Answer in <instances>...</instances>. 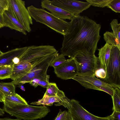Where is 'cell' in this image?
<instances>
[{
	"label": "cell",
	"mask_w": 120,
	"mask_h": 120,
	"mask_svg": "<svg viewBox=\"0 0 120 120\" xmlns=\"http://www.w3.org/2000/svg\"><path fill=\"white\" fill-rule=\"evenodd\" d=\"M70 22L68 32L64 35L61 53L71 58L85 50L95 54L101 37V25L85 16H75Z\"/></svg>",
	"instance_id": "cell-1"
},
{
	"label": "cell",
	"mask_w": 120,
	"mask_h": 120,
	"mask_svg": "<svg viewBox=\"0 0 120 120\" xmlns=\"http://www.w3.org/2000/svg\"><path fill=\"white\" fill-rule=\"evenodd\" d=\"M58 55V51L53 46L49 45L27 47L19 58L28 61L32 65L31 70L23 76L16 81L21 85L29 82L37 78L41 80L46 79L47 72L54 57Z\"/></svg>",
	"instance_id": "cell-2"
},
{
	"label": "cell",
	"mask_w": 120,
	"mask_h": 120,
	"mask_svg": "<svg viewBox=\"0 0 120 120\" xmlns=\"http://www.w3.org/2000/svg\"><path fill=\"white\" fill-rule=\"evenodd\" d=\"M4 112L17 119L34 120L45 117L50 112L49 108L45 105L39 106L29 105H19L3 102Z\"/></svg>",
	"instance_id": "cell-3"
},
{
	"label": "cell",
	"mask_w": 120,
	"mask_h": 120,
	"mask_svg": "<svg viewBox=\"0 0 120 120\" xmlns=\"http://www.w3.org/2000/svg\"><path fill=\"white\" fill-rule=\"evenodd\" d=\"M32 18L37 22L43 24L56 32L63 36L67 33L70 22L60 19L42 8L33 5L27 7Z\"/></svg>",
	"instance_id": "cell-4"
},
{
	"label": "cell",
	"mask_w": 120,
	"mask_h": 120,
	"mask_svg": "<svg viewBox=\"0 0 120 120\" xmlns=\"http://www.w3.org/2000/svg\"><path fill=\"white\" fill-rule=\"evenodd\" d=\"M106 73V78L102 81L120 88V50L116 46L111 48Z\"/></svg>",
	"instance_id": "cell-5"
},
{
	"label": "cell",
	"mask_w": 120,
	"mask_h": 120,
	"mask_svg": "<svg viewBox=\"0 0 120 120\" xmlns=\"http://www.w3.org/2000/svg\"><path fill=\"white\" fill-rule=\"evenodd\" d=\"M73 58L77 66L78 75L94 74L95 71L101 67L98 57L86 50L78 52Z\"/></svg>",
	"instance_id": "cell-6"
},
{
	"label": "cell",
	"mask_w": 120,
	"mask_h": 120,
	"mask_svg": "<svg viewBox=\"0 0 120 120\" xmlns=\"http://www.w3.org/2000/svg\"><path fill=\"white\" fill-rule=\"evenodd\" d=\"M60 105L68 109L73 120H110L109 116L101 117L90 113L80 104L79 101L74 99L70 100L66 96Z\"/></svg>",
	"instance_id": "cell-7"
},
{
	"label": "cell",
	"mask_w": 120,
	"mask_h": 120,
	"mask_svg": "<svg viewBox=\"0 0 120 120\" xmlns=\"http://www.w3.org/2000/svg\"><path fill=\"white\" fill-rule=\"evenodd\" d=\"M9 6L16 18L28 32L31 31L30 25L33 20L25 6V2L22 0H8Z\"/></svg>",
	"instance_id": "cell-8"
},
{
	"label": "cell",
	"mask_w": 120,
	"mask_h": 120,
	"mask_svg": "<svg viewBox=\"0 0 120 120\" xmlns=\"http://www.w3.org/2000/svg\"><path fill=\"white\" fill-rule=\"evenodd\" d=\"M52 4L66 10L74 16L80 15L83 11L89 8L91 5L87 2L74 0H50Z\"/></svg>",
	"instance_id": "cell-9"
},
{
	"label": "cell",
	"mask_w": 120,
	"mask_h": 120,
	"mask_svg": "<svg viewBox=\"0 0 120 120\" xmlns=\"http://www.w3.org/2000/svg\"><path fill=\"white\" fill-rule=\"evenodd\" d=\"M73 79L86 89L103 91L106 87L116 88L97 79L94 74L78 75Z\"/></svg>",
	"instance_id": "cell-10"
},
{
	"label": "cell",
	"mask_w": 120,
	"mask_h": 120,
	"mask_svg": "<svg viewBox=\"0 0 120 120\" xmlns=\"http://www.w3.org/2000/svg\"><path fill=\"white\" fill-rule=\"evenodd\" d=\"M54 68V72L57 77L64 80L73 79L78 74L77 66L73 58L67 60Z\"/></svg>",
	"instance_id": "cell-11"
},
{
	"label": "cell",
	"mask_w": 120,
	"mask_h": 120,
	"mask_svg": "<svg viewBox=\"0 0 120 120\" xmlns=\"http://www.w3.org/2000/svg\"><path fill=\"white\" fill-rule=\"evenodd\" d=\"M2 15L4 27H8L26 35V31L15 17L9 5L8 10L4 11Z\"/></svg>",
	"instance_id": "cell-12"
},
{
	"label": "cell",
	"mask_w": 120,
	"mask_h": 120,
	"mask_svg": "<svg viewBox=\"0 0 120 120\" xmlns=\"http://www.w3.org/2000/svg\"><path fill=\"white\" fill-rule=\"evenodd\" d=\"M42 9H45L56 17L62 19L71 20L75 16L66 10L51 3L49 0H43L41 2Z\"/></svg>",
	"instance_id": "cell-13"
},
{
	"label": "cell",
	"mask_w": 120,
	"mask_h": 120,
	"mask_svg": "<svg viewBox=\"0 0 120 120\" xmlns=\"http://www.w3.org/2000/svg\"><path fill=\"white\" fill-rule=\"evenodd\" d=\"M19 62L17 64H14L10 79L13 81L17 80L22 78L29 72L32 68V65L28 61L19 58Z\"/></svg>",
	"instance_id": "cell-14"
},
{
	"label": "cell",
	"mask_w": 120,
	"mask_h": 120,
	"mask_svg": "<svg viewBox=\"0 0 120 120\" xmlns=\"http://www.w3.org/2000/svg\"><path fill=\"white\" fill-rule=\"evenodd\" d=\"M27 46L12 49L0 55V66L4 65H13V60L16 57L19 58L26 50Z\"/></svg>",
	"instance_id": "cell-15"
},
{
	"label": "cell",
	"mask_w": 120,
	"mask_h": 120,
	"mask_svg": "<svg viewBox=\"0 0 120 120\" xmlns=\"http://www.w3.org/2000/svg\"><path fill=\"white\" fill-rule=\"evenodd\" d=\"M65 96L64 92L60 90L56 96L43 97L37 101L33 102L30 104L37 105H44L51 106L54 103H58L55 104L56 106H59L63 102Z\"/></svg>",
	"instance_id": "cell-16"
},
{
	"label": "cell",
	"mask_w": 120,
	"mask_h": 120,
	"mask_svg": "<svg viewBox=\"0 0 120 120\" xmlns=\"http://www.w3.org/2000/svg\"><path fill=\"white\" fill-rule=\"evenodd\" d=\"M112 47L106 43L102 47L98 49L99 51L98 57L101 67L106 71L110 58Z\"/></svg>",
	"instance_id": "cell-17"
},
{
	"label": "cell",
	"mask_w": 120,
	"mask_h": 120,
	"mask_svg": "<svg viewBox=\"0 0 120 120\" xmlns=\"http://www.w3.org/2000/svg\"><path fill=\"white\" fill-rule=\"evenodd\" d=\"M0 90L5 95H12L16 94L15 85L11 82H0Z\"/></svg>",
	"instance_id": "cell-18"
},
{
	"label": "cell",
	"mask_w": 120,
	"mask_h": 120,
	"mask_svg": "<svg viewBox=\"0 0 120 120\" xmlns=\"http://www.w3.org/2000/svg\"><path fill=\"white\" fill-rule=\"evenodd\" d=\"M104 38L106 43L112 47L116 46L120 50V41L115 37L112 32H106L104 34Z\"/></svg>",
	"instance_id": "cell-19"
},
{
	"label": "cell",
	"mask_w": 120,
	"mask_h": 120,
	"mask_svg": "<svg viewBox=\"0 0 120 120\" xmlns=\"http://www.w3.org/2000/svg\"><path fill=\"white\" fill-rule=\"evenodd\" d=\"M4 101L19 105H28L24 98L17 93L13 95L4 96Z\"/></svg>",
	"instance_id": "cell-20"
},
{
	"label": "cell",
	"mask_w": 120,
	"mask_h": 120,
	"mask_svg": "<svg viewBox=\"0 0 120 120\" xmlns=\"http://www.w3.org/2000/svg\"><path fill=\"white\" fill-rule=\"evenodd\" d=\"M113 103V110L120 112V88H115L112 96Z\"/></svg>",
	"instance_id": "cell-21"
},
{
	"label": "cell",
	"mask_w": 120,
	"mask_h": 120,
	"mask_svg": "<svg viewBox=\"0 0 120 120\" xmlns=\"http://www.w3.org/2000/svg\"><path fill=\"white\" fill-rule=\"evenodd\" d=\"M12 69L13 65H6L0 66V79L10 78Z\"/></svg>",
	"instance_id": "cell-22"
},
{
	"label": "cell",
	"mask_w": 120,
	"mask_h": 120,
	"mask_svg": "<svg viewBox=\"0 0 120 120\" xmlns=\"http://www.w3.org/2000/svg\"><path fill=\"white\" fill-rule=\"evenodd\" d=\"M60 90L56 83H49L43 97L56 96Z\"/></svg>",
	"instance_id": "cell-23"
},
{
	"label": "cell",
	"mask_w": 120,
	"mask_h": 120,
	"mask_svg": "<svg viewBox=\"0 0 120 120\" xmlns=\"http://www.w3.org/2000/svg\"><path fill=\"white\" fill-rule=\"evenodd\" d=\"M112 32L116 38L120 41V24L118 23L117 20L113 19L110 23Z\"/></svg>",
	"instance_id": "cell-24"
},
{
	"label": "cell",
	"mask_w": 120,
	"mask_h": 120,
	"mask_svg": "<svg viewBox=\"0 0 120 120\" xmlns=\"http://www.w3.org/2000/svg\"><path fill=\"white\" fill-rule=\"evenodd\" d=\"M65 56L62 54L58 55L55 56L51 63L50 66L54 68L60 65L66 60Z\"/></svg>",
	"instance_id": "cell-25"
},
{
	"label": "cell",
	"mask_w": 120,
	"mask_h": 120,
	"mask_svg": "<svg viewBox=\"0 0 120 120\" xmlns=\"http://www.w3.org/2000/svg\"><path fill=\"white\" fill-rule=\"evenodd\" d=\"M112 0H86L91 5L93 6L104 8L107 7Z\"/></svg>",
	"instance_id": "cell-26"
},
{
	"label": "cell",
	"mask_w": 120,
	"mask_h": 120,
	"mask_svg": "<svg viewBox=\"0 0 120 120\" xmlns=\"http://www.w3.org/2000/svg\"><path fill=\"white\" fill-rule=\"evenodd\" d=\"M54 120H73L70 112L65 110H60Z\"/></svg>",
	"instance_id": "cell-27"
},
{
	"label": "cell",
	"mask_w": 120,
	"mask_h": 120,
	"mask_svg": "<svg viewBox=\"0 0 120 120\" xmlns=\"http://www.w3.org/2000/svg\"><path fill=\"white\" fill-rule=\"evenodd\" d=\"M116 13L120 12V0H112L107 6Z\"/></svg>",
	"instance_id": "cell-28"
},
{
	"label": "cell",
	"mask_w": 120,
	"mask_h": 120,
	"mask_svg": "<svg viewBox=\"0 0 120 120\" xmlns=\"http://www.w3.org/2000/svg\"><path fill=\"white\" fill-rule=\"evenodd\" d=\"M94 75L96 78L102 81L106 78V71L100 67L95 71Z\"/></svg>",
	"instance_id": "cell-29"
},
{
	"label": "cell",
	"mask_w": 120,
	"mask_h": 120,
	"mask_svg": "<svg viewBox=\"0 0 120 120\" xmlns=\"http://www.w3.org/2000/svg\"><path fill=\"white\" fill-rule=\"evenodd\" d=\"M8 0H0V12L2 14L8 10L9 7Z\"/></svg>",
	"instance_id": "cell-30"
},
{
	"label": "cell",
	"mask_w": 120,
	"mask_h": 120,
	"mask_svg": "<svg viewBox=\"0 0 120 120\" xmlns=\"http://www.w3.org/2000/svg\"><path fill=\"white\" fill-rule=\"evenodd\" d=\"M49 76L48 75L45 79L40 80L38 83V85L41 86L43 88H47L49 86Z\"/></svg>",
	"instance_id": "cell-31"
},
{
	"label": "cell",
	"mask_w": 120,
	"mask_h": 120,
	"mask_svg": "<svg viewBox=\"0 0 120 120\" xmlns=\"http://www.w3.org/2000/svg\"><path fill=\"white\" fill-rule=\"evenodd\" d=\"M109 117L110 120H120V112L113 111Z\"/></svg>",
	"instance_id": "cell-32"
},
{
	"label": "cell",
	"mask_w": 120,
	"mask_h": 120,
	"mask_svg": "<svg viewBox=\"0 0 120 120\" xmlns=\"http://www.w3.org/2000/svg\"><path fill=\"white\" fill-rule=\"evenodd\" d=\"M40 80H41L39 79L35 78L33 79L29 83L32 86L36 87L38 85V83Z\"/></svg>",
	"instance_id": "cell-33"
},
{
	"label": "cell",
	"mask_w": 120,
	"mask_h": 120,
	"mask_svg": "<svg viewBox=\"0 0 120 120\" xmlns=\"http://www.w3.org/2000/svg\"><path fill=\"white\" fill-rule=\"evenodd\" d=\"M0 25L4 27V23L2 14L0 12Z\"/></svg>",
	"instance_id": "cell-34"
},
{
	"label": "cell",
	"mask_w": 120,
	"mask_h": 120,
	"mask_svg": "<svg viewBox=\"0 0 120 120\" xmlns=\"http://www.w3.org/2000/svg\"><path fill=\"white\" fill-rule=\"evenodd\" d=\"M4 96L3 93L0 90V102H3L4 100Z\"/></svg>",
	"instance_id": "cell-35"
},
{
	"label": "cell",
	"mask_w": 120,
	"mask_h": 120,
	"mask_svg": "<svg viewBox=\"0 0 120 120\" xmlns=\"http://www.w3.org/2000/svg\"><path fill=\"white\" fill-rule=\"evenodd\" d=\"M0 120H26L17 118V119H12L8 118H0Z\"/></svg>",
	"instance_id": "cell-36"
},
{
	"label": "cell",
	"mask_w": 120,
	"mask_h": 120,
	"mask_svg": "<svg viewBox=\"0 0 120 120\" xmlns=\"http://www.w3.org/2000/svg\"><path fill=\"white\" fill-rule=\"evenodd\" d=\"M4 114V111L3 109L0 108V116H3Z\"/></svg>",
	"instance_id": "cell-37"
},
{
	"label": "cell",
	"mask_w": 120,
	"mask_h": 120,
	"mask_svg": "<svg viewBox=\"0 0 120 120\" xmlns=\"http://www.w3.org/2000/svg\"><path fill=\"white\" fill-rule=\"evenodd\" d=\"M20 88L21 89L25 91V89L23 86L21 85L20 86Z\"/></svg>",
	"instance_id": "cell-38"
},
{
	"label": "cell",
	"mask_w": 120,
	"mask_h": 120,
	"mask_svg": "<svg viewBox=\"0 0 120 120\" xmlns=\"http://www.w3.org/2000/svg\"><path fill=\"white\" fill-rule=\"evenodd\" d=\"M3 53L0 50V55L3 54Z\"/></svg>",
	"instance_id": "cell-39"
},
{
	"label": "cell",
	"mask_w": 120,
	"mask_h": 120,
	"mask_svg": "<svg viewBox=\"0 0 120 120\" xmlns=\"http://www.w3.org/2000/svg\"><path fill=\"white\" fill-rule=\"evenodd\" d=\"M3 26H2V25H0V28H1V27H3Z\"/></svg>",
	"instance_id": "cell-40"
}]
</instances>
